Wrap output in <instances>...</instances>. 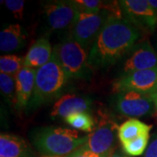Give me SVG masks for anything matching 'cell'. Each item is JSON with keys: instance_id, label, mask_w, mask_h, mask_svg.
<instances>
[{"instance_id": "obj_10", "label": "cell", "mask_w": 157, "mask_h": 157, "mask_svg": "<svg viewBox=\"0 0 157 157\" xmlns=\"http://www.w3.org/2000/svg\"><path fill=\"white\" fill-rule=\"evenodd\" d=\"M45 20L51 31L71 30L78 13L73 1H52L44 5Z\"/></svg>"}, {"instance_id": "obj_18", "label": "cell", "mask_w": 157, "mask_h": 157, "mask_svg": "<svg viewBox=\"0 0 157 157\" xmlns=\"http://www.w3.org/2000/svg\"><path fill=\"white\" fill-rule=\"evenodd\" d=\"M65 122L74 129L83 132H93L96 126V119L88 112L77 113L64 119Z\"/></svg>"}, {"instance_id": "obj_15", "label": "cell", "mask_w": 157, "mask_h": 157, "mask_svg": "<svg viewBox=\"0 0 157 157\" xmlns=\"http://www.w3.org/2000/svg\"><path fill=\"white\" fill-rule=\"evenodd\" d=\"M53 48L48 38L37 39L24 57V66L32 69H39L50 61Z\"/></svg>"}, {"instance_id": "obj_19", "label": "cell", "mask_w": 157, "mask_h": 157, "mask_svg": "<svg viewBox=\"0 0 157 157\" xmlns=\"http://www.w3.org/2000/svg\"><path fill=\"white\" fill-rule=\"evenodd\" d=\"M0 91L5 101L10 106L16 105V80L15 76L0 73Z\"/></svg>"}, {"instance_id": "obj_27", "label": "cell", "mask_w": 157, "mask_h": 157, "mask_svg": "<svg viewBox=\"0 0 157 157\" xmlns=\"http://www.w3.org/2000/svg\"><path fill=\"white\" fill-rule=\"evenodd\" d=\"M149 96H150L152 101H153V103H154V105H155V110L157 111V93L156 94H152V95H149Z\"/></svg>"}, {"instance_id": "obj_16", "label": "cell", "mask_w": 157, "mask_h": 157, "mask_svg": "<svg viewBox=\"0 0 157 157\" xmlns=\"http://www.w3.org/2000/svg\"><path fill=\"white\" fill-rule=\"evenodd\" d=\"M26 33L18 24L6 25L0 33V50L3 52H12L25 45Z\"/></svg>"}, {"instance_id": "obj_2", "label": "cell", "mask_w": 157, "mask_h": 157, "mask_svg": "<svg viewBox=\"0 0 157 157\" xmlns=\"http://www.w3.org/2000/svg\"><path fill=\"white\" fill-rule=\"evenodd\" d=\"M30 138L42 155L64 156L84 145L87 135H79L77 131L67 128L48 126L33 129Z\"/></svg>"}, {"instance_id": "obj_13", "label": "cell", "mask_w": 157, "mask_h": 157, "mask_svg": "<svg viewBox=\"0 0 157 157\" xmlns=\"http://www.w3.org/2000/svg\"><path fill=\"white\" fill-rule=\"evenodd\" d=\"M36 69L24 67L15 76L16 80V105L17 110L27 109L33 94Z\"/></svg>"}, {"instance_id": "obj_3", "label": "cell", "mask_w": 157, "mask_h": 157, "mask_svg": "<svg viewBox=\"0 0 157 157\" xmlns=\"http://www.w3.org/2000/svg\"><path fill=\"white\" fill-rule=\"evenodd\" d=\"M69 78L53 56L42 67L37 69L35 85L27 110L32 111L61 97Z\"/></svg>"}, {"instance_id": "obj_23", "label": "cell", "mask_w": 157, "mask_h": 157, "mask_svg": "<svg viewBox=\"0 0 157 157\" xmlns=\"http://www.w3.org/2000/svg\"><path fill=\"white\" fill-rule=\"evenodd\" d=\"M41 157H107L103 156V155H97L94 152L90 151L88 149H86L83 145L79 147L76 150L72 152L71 154H69L67 155H64V156H51V155H42Z\"/></svg>"}, {"instance_id": "obj_6", "label": "cell", "mask_w": 157, "mask_h": 157, "mask_svg": "<svg viewBox=\"0 0 157 157\" xmlns=\"http://www.w3.org/2000/svg\"><path fill=\"white\" fill-rule=\"evenodd\" d=\"M112 15L106 11L91 13L78 11L69 36L81 45L85 50L91 49L105 24Z\"/></svg>"}, {"instance_id": "obj_1", "label": "cell", "mask_w": 157, "mask_h": 157, "mask_svg": "<svg viewBox=\"0 0 157 157\" xmlns=\"http://www.w3.org/2000/svg\"><path fill=\"white\" fill-rule=\"evenodd\" d=\"M140 37V31L125 17H111L88 52L90 68L101 70L128 54Z\"/></svg>"}, {"instance_id": "obj_24", "label": "cell", "mask_w": 157, "mask_h": 157, "mask_svg": "<svg viewBox=\"0 0 157 157\" xmlns=\"http://www.w3.org/2000/svg\"><path fill=\"white\" fill-rule=\"evenodd\" d=\"M143 157H157V131L151 135Z\"/></svg>"}, {"instance_id": "obj_20", "label": "cell", "mask_w": 157, "mask_h": 157, "mask_svg": "<svg viewBox=\"0 0 157 157\" xmlns=\"http://www.w3.org/2000/svg\"><path fill=\"white\" fill-rule=\"evenodd\" d=\"M24 59L14 54H6L0 57V73L16 76L24 67Z\"/></svg>"}, {"instance_id": "obj_8", "label": "cell", "mask_w": 157, "mask_h": 157, "mask_svg": "<svg viewBox=\"0 0 157 157\" xmlns=\"http://www.w3.org/2000/svg\"><path fill=\"white\" fill-rule=\"evenodd\" d=\"M113 91L116 93L134 91L152 95L157 93V67L121 75L114 80Z\"/></svg>"}, {"instance_id": "obj_14", "label": "cell", "mask_w": 157, "mask_h": 157, "mask_svg": "<svg viewBox=\"0 0 157 157\" xmlns=\"http://www.w3.org/2000/svg\"><path fill=\"white\" fill-rule=\"evenodd\" d=\"M0 157H36L28 142L20 136L1 133Z\"/></svg>"}, {"instance_id": "obj_4", "label": "cell", "mask_w": 157, "mask_h": 157, "mask_svg": "<svg viewBox=\"0 0 157 157\" xmlns=\"http://www.w3.org/2000/svg\"><path fill=\"white\" fill-rule=\"evenodd\" d=\"M52 54L69 78H90L91 68L88 65L87 52L69 35L54 45Z\"/></svg>"}, {"instance_id": "obj_7", "label": "cell", "mask_w": 157, "mask_h": 157, "mask_svg": "<svg viewBox=\"0 0 157 157\" xmlns=\"http://www.w3.org/2000/svg\"><path fill=\"white\" fill-rule=\"evenodd\" d=\"M112 102L114 109L127 117H146L155 109L150 96L134 91L116 93Z\"/></svg>"}, {"instance_id": "obj_9", "label": "cell", "mask_w": 157, "mask_h": 157, "mask_svg": "<svg viewBox=\"0 0 157 157\" xmlns=\"http://www.w3.org/2000/svg\"><path fill=\"white\" fill-rule=\"evenodd\" d=\"M123 17L140 32L154 33L157 28V15L147 0L119 1Z\"/></svg>"}, {"instance_id": "obj_17", "label": "cell", "mask_w": 157, "mask_h": 157, "mask_svg": "<svg viewBox=\"0 0 157 157\" xmlns=\"http://www.w3.org/2000/svg\"><path fill=\"white\" fill-rule=\"evenodd\" d=\"M152 128V125H147L135 118H131L119 126L118 138L121 143L123 144L145 134H150Z\"/></svg>"}, {"instance_id": "obj_12", "label": "cell", "mask_w": 157, "mask_h": 157, "mask_svg": "<svg viewBox=\"0 0 157 157\" xmlns=\"http://www.w3.org/2000/svg\"><path fill=\"white\" fill-rule=\"evenodd\" d=\"M93 101L89 97L73 94L62 95L55 101L50 112L52 119L67 118L77 113L87 112L91 109Z\"/></svg>"}, {"instance_id": "obj_21", "label": "cell", "mask_w": 157, "mask_h": 157, "mask_svg": "<svg viewBox=\"0 0 157 157\" xmlns=\"http://www.w3.org/2000/svg\"><path fill=\"white\" fill-rule=\"evenodd\" d=\"M150 134H145L135 140L121 144L124 153L130 156H140L146 151L150 140Z\"/></svg>"}, {"instance_id": "obj_26", "label": "cell", "mask_w": 157, "mask_h": 157, "mask_svg": "<svg viewBox=\"0 0 157 157\" xmlns=\"http://www.w3.org/2000/svg\"><path fill=\"white\" fill-rule=\"evenodd\" d=\"M147 2L157 15V0H147Z\"/></svg>"}, {"instance_id": "obj_22", "label": "cell", "mask_w": 157, "mask_h": 157, "mask_svg": "<svg viewBox=\"0 0 157 157\" xmlns=\"http://www.w3.org/2000/svg\"><path fill=\"white\" fill-rule=\"evenodd\" d=\"M5 5L7 9L14 15V17L18 19H22L24 16V0H6Z\"/></svg>"}, {"instance_id": "obj_5", "label": "cell", "mask_w": 157, "mask_h": 157, "mask_svg": "<svg viewBox=\"0 0 157 157\" xmlns=\"http://www.w3.org/2000/svg\"><path fill=\"white\" fill-rule=\"evenodd\" d=\"M118 129L116 121L107 112L100 110L95 128L87 135V140L83 146L97 155L109 157L115 150Z\"/></svg>"}, {"instance_id": "obj_25", "label": "cell", "mask_w": 157, "mask_h": 157, "mask_svg": "<svg viewBox=\"0 0 157 157\" xmlns=\"http://www.w3.org/2000/svg\"><path fill=\"white\" fill-rule=\"evenodd\" d=\"M109 157H128L125 154H123L121 151H119V150H114L111 154V155Z\"/></svg>"}, {"instance_id": "obj_11", "label": "cell", "mask_w": 157, "mask_h": 157, "mask_svg": "<svg viewBox=\"0 0 157 157\" xmlns=\"http://www.w3.org/2000/svg\"><path fill=\"white\" fill-rule=\"evenodd\" d=\"M157 67V52L148 40L137 43L123 62L122 75Z\"/></svg>"}]
</instances>
